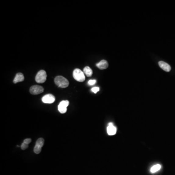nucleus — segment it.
I'll list each match as a JSON object with an SVG mask.
<instances>
[{"instance_id": "obj_1", "label": "nucleus", "mask_w": 175, "mask_h": 175, "mask_svg": "<svg viewBox=\"0 0 175 175\" xmlns=\"http://www.w3.org/2000/svg\"><path fill=\"white\" fill-rule=\"evenodd\" d=\"M55 83L59 87L66 88L68 87L69 82L67 79L62 76H59L55 78Z\"/></svg>"}, {"instance_id": "obj_2", "label": "nucleus", "mask_w": 175, "mask_h": 175, "mask_svg": "<svg viewBox=\"0 0 175 175\" xmlns=\"http://www.w3.org/2000/svg\"><path fill=\"white\" fill-rule=\"evenodd\" d=\"M73 77L75 80L78 82H82L85 80L84 72L79 69H74L73 72Z\"/></svg>"}, {"instance_id": "obj_3", "label": "nucleus", "mask_w": 175, "mask_h": 175, "mask_svg": "<svg viewBox=\"0 0 175 175\" xmlns=\"http://www.w3.org/2000/svg\"><path fill=\"white\" fill-rule=\"evenodd\" d=\"M47 73L44 70H41L38 73L35 77L36 81L38 83H43L46 80Z\"/></svg>"}, {"instance_id": "obj_4", "label": "nucleus", "mask_w": 175, "mask_h": 175, "mask_svg": "<svg viewBox=\"0 0 175 175\" xmlns=\"http://www.w3.org/2000/svg\"><path fill=\"white\" fill-rule=\"evenodd\" d=\"M44 143H45V140L42 138H39L36 141V145L34 148V151L35 153L38 154L41 152Z\"/></svg>"}, {"instance_id": "obj_5", "label": "nucleus", "mask_w": 175, "mask_h": 175, "mask_svg": "<svg viewBox=\"0 0 175 175\" xmlns=\"http://www.w3.org/2000/svg\"><path fill=\"white\" fill-rule=\"evenodd\" d=\"M69 105V101L68 100H63L61 101L58 105V109L59 112L62 114L65 113L67 112V108Z\"/></svg>"}, {"instance_id": "obj_6", "label": "nucleus", "mask_w": 175, "mask_h": 175, "mask_svg": "<svg viewBox=\"0 0 175 175\" xmlns=\"http://www.w3.org/2000/svg\"><path fill=\"white\" fill-rule=\"evenodd\" d=\"M44 91V89L42 87L39 85H34L31 87L30 92L32 95H37L41 94Z\"/></svg>"}, {"instance_id": "obj_7", "label": "nucleus", "mask_w": 175, "mask_h": 175, "mask_svg": "<svg viewBox=\"0 0 175 175\" xmlns=\"http://www.w3.org/2000/svg\"><path fill=\"white\" fill-rule=\"evenodd\" d=\"M42 101L45 104L53 103L55 101V97L51 94H48L42 97Z\"/></svg>"}, {"instance_id": "obj_8", "label": "nucleus", "mask_w": 175, "mask_h": 175, "mask_svg": "<svg viewBox=\"0 0 175 175\" xmlns=\"http://www.w3.org/2000/svg\"><path fill=\"white\" fill-rule=\"evenodd\" d=\"M107 133L110 136L114 135L117 132L116 127L113 125L112 123H109L107 128Z\"/></svg>"}, {"instance_id": "obj_9", "label": "nucleus", "mask_w": 175, "mask_h": 175, "mask_svg": "<svg viewBox=\"0 0 175 175\" xmlns=\"http://www.w3.org/2000/svg\"><path fill=\"white\" fill-rule=\"evenodd\" d=\"M159 65L162 70H164L166 72H169L171 70V66L168 63L165 62L164 61H159Z\"/></svg>"}, {"instance_id": "obj_10", "label": "nucleus", "mask_w": 175, "mask_h": 175, "mask_svg": "<svg viewBox=\"0 0 175 175\" xmlns=\"http://www.w3.org/2000/svg\"><path fill=\"white\" fill-rule=\"evenodd\" d=\"M96 65L97 67L99 69H101V70L105 69L109 66L108 62L105 60H101V61H100L99 62L97 63Z\"/></svg>"}, {"instance_id": "obj_11", "label": "nucleus", "mask_w": 175, "mask_h": 175, "mask_svg": "<svg viewBox=\"0 0 175 175\" xmlns=\"http://www.w3.org/2000/svg\"><path fill=\"white\" fill-rule=\"evenodd\" d=\"M24 80V77L23 73H19L16 74L13 80V82L15 84L19 83L20 82L23 81Z\"/></svg>"}, {"instance_id": "obj_12", "label": "nucleus", "mask_w": 175, "mask_h": 175, "mask_svg": "<svg viewBox=\"0 0 175 175\" xmlns=\"http://www.w3.org/2000/svg\"><path fill=\"white\" fill-rule=\"evenodd\" d=\"M84 73L86 75L87 77H90L92 76V71L91 68H90L89 66H86L84 68L83 70Z\"/></svg>"}, {"instance_id": "obj_13", "label": "nucleus", "mask_w": 175, "mask_h": 175, "mask_svg": "<svg viewBox=\"0 0 175 175\" xmlns=\"http://www.w3.org/2000/svg\"><path fill=\"white\" fill-rule=\"evenodd\" d=\"M161 167H162V166H161L160 164H156V165L153 166L151 167V169H150V172L152 173H156V172L158 171L161 169Z\"/></svg>"}, {"instance_id": "obj_14", "label": "nucleus", "mask_w": 175, "mask_h": 175, "mask_svg": "<svg viewBox=\"0 0 175 175\" xmlns=\"http://www.w3.org/2000/svg\"><path fill=\"white\" fill-rule=\"evenodd\" d=\"M96 83V80L95 79H92V80H90L88 81V84L89 85L92 86L94 85L95 83Z\"/></svg>"}, {"instance_id": "obj_15", "label": "nucleus", "mask_w": 175, "mask_h": 175, "mask_svg": "<svg viewBox=\"0 0 175 175\" xmlns=\"http://www.w3.org/2000/svg\"><path fill=\"white\" fill-rule=\"evenodd\" d=\"M100 90V88L99 87H95L92 88L91 89V91L92 92L95 93V94H96L98 91Z\"/></svg>"}, {"instance_id": "obj_16", "label": "nucleus", "mask_w": 175, "mask_h": 175, "mask_svg": "<svg viewBox=\"0 0 175 175\" xmlns=\"http://www.w3.org/2000/svg\"><path fill=\"white\" fill-rule=\"evenodd\" d=\"M28 147V145H27V144L23 142L20 148H21V149H22V150H25Z\"/></svg>"}, {"instance_id": "obj_17", "label": "nucleus", "mask_w": 175, "mask_h": 175, "mask_svg": "<svg viewBox=\"0 0 175 175\" xmlns=\"http://www.w3.org/2000/svg\"><path fill=\"white\" fill-rule=\"evenodd\" d=\"M31 142V139H29V138L26 139L23 141V143H25V144H27V145H29Z\"/></svg>"}]
</instances>
